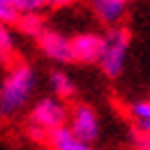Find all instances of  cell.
<instances>
[{"label":"cell","mask_w":150,"mask_h":150,"mask_svg":"<svg viewBox=\"0 0 150 150\" xmlns=\"http://www.w3.org/2000/svg\"><path fill=\"white\" fill-rule=\"evenodd\" d=\"M35 90H37V69L25 60H16L0 81V120L19 115L30 104Z\"/></svg>","instance_id":"6da1fadb"},{"label":"cell","mask_w":150,"mask_h":150,"mask_svg":"<svg viewBox=\"0 0 150 150\" xmlns=\"http://www.w3.org/2000/svg\"><path fill=\"white\" fill-rule=\"evenodd\" d=\"M69 118V109L65 102H60L58 97L49 95V97H39L37 102L30 106L28 113V122H25V132L33 141L37 143H46V136L53 129H60L67 125Z\"/></svg>","instance_id":"7a4b0ae2"},{"label":"cell","mask_w":150,"mask_h":150,"mask_svg":"<svg viewBox=\"0 0 150 150\" xmlns=\"http://www.w3.org/2000/svg\"><path fill=\"white\" fill-rule=\"evenodd\" d=\"M132 35L125 25L118 28H109L106 33H102V53L97 65L102 67V72L109 79H118L125 69L127 62V53H129Z\"/></svg>","instance_id":"3957f363"},{"label":"cell","mask_w":150,"mask_h":150,"mask_svg":"<svg viewBox=\"0 0 150 150\" xmlns=\"http://www.w3.org/2000/svg\"><path fill=\"white\" fill-rule=\"evenodd\" d=\"M65 127L72 132L74 139L93 146L102 134V120L90 104H76L74 109H69V118Z\"/></svg>","instance_id":"277c9868"},{"label":"cell","mask_w":150,"mask_h":150,"mask_svg":"<svg viewBox=\"0 0 150 150\" xmlns=\"http://www.w3.org/2000/svg\"><path fill=\"white\" fill-rule=\"evenodd\" d=\"M39 51L53 62H72V46H69V37L60 30L46 28L37 37Z\"/></svg>","instance_id":"5b68a950"},{"label":"cell","mask_w":150,"mask_h":150,"mask_svg":"<svg viewBox=\"0 0 150 150\" xmlns=\"http://www.w3.org/2000/svg\"><path fill=\"white\" fill-rule=\"evenodd\" d=\"M72 46V62L81 65H93L99 60L102 53V33H79L74 37H69Z\"/></svg>","instance_id":"8992f818"},{"label":"cell","mask_w":150,"mask_h":150,"mask_svg":"<svg viewBox=\"0 0 150 150\" xmlns=\"http://www.w3.org/2000/svg\"><path fill=\"white\" fill-rule=\"evenodd\" d=\"M90 9L97 16V21H102L109 28H118L127 19L129 5L125 0H95V2H90Z\"/></svg>","instance_id":"52a82bcc"},{"label":"cell","mask_w":150,"mask_h":150,"mask_svg":"<svg viewBox=\"0 0 150 150\" xmlns=\"http://www.w3.org/2000/svg\"><path fill=\"white\" fill-rule=\"evenodd\" d=\"M129 118L134 120V129H136V141H146L150 139V99H139L129 106Z\"/></svg>","instance_id":"ba28073f"},{"label":"cell","mask_w":150,"mask_h":150,"mask_svg":"<svg viewBox=\"0 0 150 150\" xmlns=\"http://www.w3.org/2000/svg\"><path fill=\"white\" fill-rule=\"evenodd\" d=\"M49 86H51V90H53V97H58L60 102H65V99H72L76 95V83L74 79L67 74L65 69H51V74H49Z\"/></svg>","instance_id":"9c48e42d"},{"label":"cell","mask_w":150,"mask_h":150,"mask_svg":"<svg viewBox=\"0 0 150 150\" xmlns=\"http://www.w3.org/2000/svg\"><path fill=\"white\" fill-rule=\"evenodd\" d=\"M46 143L51 150H95L93 146L83 143L72 136V132L67 127H60V129H53L49 136H46Z\"/></svg>","instance_id":"30bf717a"},{"label":"cell","mask_w":150,"mask_h":150,"mask_svg":"<svg viewBox=\"0 0 150 150\" xmlns=\"http://www.w3.org/2000/svg\"><path fill=\"white\" fill-rule=\"evenodd\" d=\"M14 28H19L23 35H28V37L37 39L49 25H46V19H44V14H21V19L16 21V25Z\"/></svg>","instance_id":"8fae6325"},{"label":"cell","mask_w":150,"mask_h":150,"mask_svg":"<svg viewBox=\"0 0 150 150\" xmlns=\"http://www.w3.org/2000/svg\"><path fill=\"white\" fill-rule=\"evenodd\" d=\"M16 53V39L12 28H7L5 23H0V62H7L12 60Z\"/></svg>","instance_id":"7c38bea8"},{"label":"cell","mask_w":150,"mask_h":150,"mask_svg":"<svg viewBox=\"0 0 150 150\" xmlns=\"http://www.w3.org/2000/svg\"><path fill=\"white\" fill-rule=\"evenodd\" d=\"M19 19H21V12L16 9V2L14 0H0V23L12 28V25H16Z\"/></svg>","instance_id":"4fadbf2b"},{"label":"cell","mask_w":150,"mask_h":150,"mask_svg":"<svg viewBox=\"0 0 150 150\" xmlns=\"http://www.w3.org/2000/svg\"><path fill=\"white\" fill-rule=\"evenodd\" d=\"M134 150H150V143H143V141H136V148Z\"/></svg>","instance_id":"5bb4252c"},{"label":"cell","mask_w":150,"mask_h":150,"mask_svg":"<svg viewBox=\"0 0 150 150\" xmlns=\"http://www.w3.org/2000/svg\"><path fill=\"white\" fill-rule=\"evenodd\" d=\"M143 143H150V139H146V141H143Z\"/></svg>","instance_id":"9a60e30c"}]
</instances>
